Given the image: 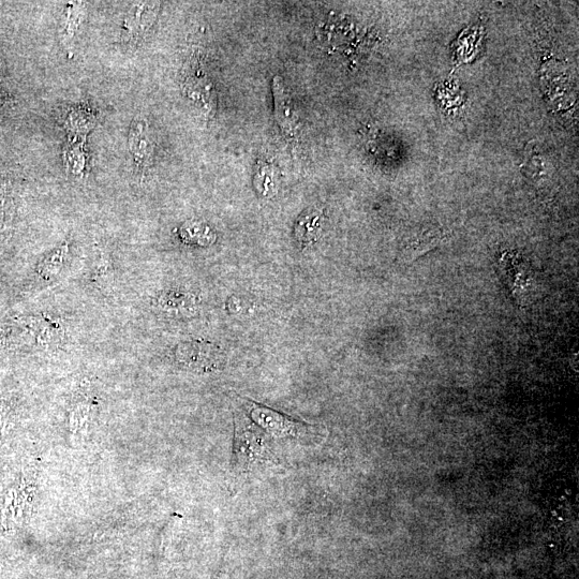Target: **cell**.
<instances>
[{"instance_id": "6da1fadb", "label": "cell", "mask_w": 579, "mask_h": 579, "mask_svg": "<svg viewBox=\"0 0 579 579\" xmlns=\"http://www.w3.org/2000/svg\"><path fill=\"white\" fill-rule=\"evenodd\" d=\"M178 364L193 371H210L222 364V353L219 348L204 341H188L175 349Z\"/></svg>"}, {"instance_id": "7a4b0ae2", "label": "cell", "mask_w": 579, "mask_h": 579, "mask_svg": "<svg viewBox=\"0 0 579 579\" xmlns=\"http://www.w3.org/2000/svg\"><path fill=\"white\" fill-rule=\"evenodd\" d=\"M160 3H133L124 20L122 39L126 43L137 44L150 33L159 16Z\"/></svg>"}, {"instance_id": "3957f363", "label": "cell", "mask_w": 579, "mask_h": 579, "mask_svg": "<svg viewBox=\"0 0 579 579\" xmlns=\"http://www.w3.org/2000/svg\"><path fill=\"white\" fill-rule=\"evenodd\" d=\"M129 152L141 171L150 168L154 158V141L150 127L142 118L133 121L129 131Z\"/></svg>"}, {"instance_id": "277c9868", "label": "cell", "mask_w": 579, "mask_h": 579, "mask_svg": "<svg viewBox=\"0 0 579 579\" xmlns=\"http://www.w3.org/2000/svg\"><path fill=\"white\" fill-rule=\"evenodd\" d=\"M153 305L159 313L173 317L193 316L197 311L196 296L181 290L160 292Z\"/></svg>"}, {"instance_id": "5b68a950", "label": "cell", "mask_w": 579, "mask_h": 579, "mask_svg": "<svg viewBox=\"0 0 579 579\" xmlns=\"http://www.w3.org/2000/svg\"><path fill=\"white\" fill-rule=\"evenodd\" d=\"M237 462L247 466L252 460L265 459V445L260 436L247 427L237 426L235 437Z\"/></svg>"}, {"instance_id": "8992f818", "label": "cell", "mask_w": 579, "mask_h": 579, "mask_svg": "<svg viewBox=\"0 0 579 579\" xmlns=\"http://www.w3.org/2000/svg\"><path fill=\"white\" fill-rule=\"evenodd\" d=\"M273 85L277 121L286 135L294 137L299 132V121L292 101L286 93L285 85L281 79L275 78Z\"/></svg>"}, {"instance_id": "52a82bcc", "label": "cell", "mask_w": 579, "mask_h": 579, "mask_svg": "<svg viewBox=\"0 0 579 579\" xmlns=\"http://www.w3.org/2000/svg\"><path fill=\"white\" fill-rule=\"evenodd\" d=\"M33 329L38 343L47 349H53L61 345L65 338L63 323L51 316L33 319Z\"/></svg>"}, {"instance_id": "ba28073f", "label": "cell", "mask_w": 579, "mask_h": 579, "mask_svg": "<svg viewBox=\"0 0 579 579\" xmlns=\"http://www.w3.org/2000/svg\"><path fill=\"white\" fill-rule=\"evenodd\" d=\"M323 226L322 214L316 209L306 211L296 222L295 239L301 246L317 242Z\"/></svg>"}, {"instance_id": "9c48e42d", "label": "cell", "mask_w": 579, "mask_h": 579, "mask_svg": "<svg viewBox=\"0 0 579 579\" xmlns=\"http://www.w3.org/2000/svg\"><path fill=\"white\" fill-rule=\"evenodd\" d=\"M69 256V244L63 243L54 248L37 266V274L43 281H52L62 273Z\"/></svg>"}, {"instance_id": "30bf717a", "label": "cell", "mask_w": 579, "mask_h": 579, "mask_svg": "<svg viewBox=\"0 0 579 579\" xmlns=\"http://www.w3.org/2000/svg\"><path fill=\"white\" fill-rule=\"evenodd\" d=\"M85 138H72L64 150V166L73 177L82 178L86 170Z\"/></svg>"}, {"instance_id": "8fae6325", "label": "cell", "mask_w": 579, "mask_h": 579, "mask_svg": "<svg viewBox=\"0 0 579 579\" xmlns=\"http://www.w3.org/2000/svg\"><path fill=\"white\" fill-rule=\"evenodd\" d=\"M255 419L270 432L278 435L295 434L298 432V424L288 421L281 417L280 414L270 410H254Z\"/></svg>"}, {"instance_id": "7c38bea8", "label": "cell", "mask_w": 579, "mask_h": 579, "mask_svg": "<svg viewBox=\"0 0 579 579\" xmlns=\"http://www.w3.org/2000/svg\"><path fill=\"white\" fill-rule=\"evenodd\" d=\"M84 4L69 3L63 14L61 35L66 43L71 42L84 18Z\"/></svg>"}, {"instance_id": "4fadbf2b", "label": "cell", "mask_w": 579, "mask_h": 579, "mask_svg": "<svg viewBox=\"0 0 579 579\" xmlns=\"http://www.w3.org/2000/svg\"><path fill=\"white\" fill-rule=\"evenodd\" d=\"M95 117L79 109L73 110L66 121V128L72 138H85L87 132L95 126Z\"/></svg>"}, {"instance_id": "5bb4252c", "label": "cell", "mask_w": 579, "mask_h": 579, "mask_svg": "<svg viewBox=\"0 0 579 579\" xmlns=\"http://www.w3.org/2000/svg\"><path fill=\"white\" fill-rule=\"evenodd\" d=\"M92 279L99 287H109L114 281L113 263L110 257L101 250L97 251L93 264Z\"/></svg>"}, {"instance_id": "9a60e30c", "label": "cell", "mask_w": 579, "mask_h": 579, "mask_svg": "<svg viewBox=\"0 0 579 579\" xmlns=\"http://www.w3.org/2000/svg\"><path fill=\"white\" fill-rule=\"evenodd\" d=\"M181 239L187 244L210 245L213 243V233L209 227L200 222H187L180 231Z\"/></svg>"}, {"instance_id": "2e32d148", "label": "cell", "mask_w": 579, "mask_h": 579, "mask_svg": "<svg viewBox=\"0 0 579 579\" xmlns=\"http://www.w3.org/2000/svg\"><path fill=\"white\" fill-rule=\"evenodd\" d=\"M443 236L439 232L425 233L417 241L411 242L407 249L408 260L414 261L440 244Z\"/></svg>"}, {"instance_id": "e0dca14e", "label": "cell", "mask_w": 579, "mask_h": 579, "mask_svg": "<svg viewBox=\"0 0 579 579\" xmlns=\"http://www.w3.org/2000/svg\"><path fill=\"white\" fill-rule=\"evenodd\" d=\"M257 184V188L263 195L272 196L274 192V171L270 166H267L266 163L262 167H259V171L257 173V180L255 181Z\"/></svg>"}, {"instance_id": "ac0fdd59", "label": "cell", "mask_w": 579, "mask_h": 579, "mask_svg": "<svg viewBox=\"0 0 579 579\" xmlns=\"http://www.w3.org/2000/svg\"><path fill=\"white\" fill-rule=\"evenodd\" d=\"M5 97L3 78L0 76V99Z\"/></svg>"}]
</instances>
